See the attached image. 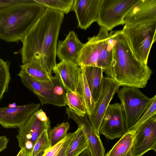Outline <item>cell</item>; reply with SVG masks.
<instances>
[{
    "instance_id": "6da1fadb",
    "label": "cell",
    "mask_w": 156,
    "mask_h": 156,
    "mask_svg": "<svg viewBox=\"0 0 156 156\" xmlns=\"http://www.w3.org/2000/svg\"><path fill=\"white\" fill-rule=\"evenodd\" d=\"M64 18L62 12L47 8L21 41L22 63L37 59L51 75L56 62L58 37Z\"/></svg>"
},
{
    "instance_id": "7a4b0ae2",
    "label": "cell",
    "mask_w": 156,
    "mask_h": 156,
    "mask_svg": "<svg viewBox=\"0 0 156 156\" xmlns=\"http://www.w3.org/2000/svg\"><path fill=\"white\" fill-rule=\"evenodd\" d=\"M113 57L112 76L120 86L145 87L153 73L140 61L132 50L122 30L109 33Z\"/></svg>"
},
{
    "instance_id": "3957f363",
    "label": "cell",
    "mask_w": 156,
    "mask_h": 156,
    "mask_svg": "<svg viewBox=\"0 0 156 156\" xmlns=\"http://www.w3.org/2000/svg\"><path fill=\"white\" fill-rule=\"evenodd\" d=\"M46 8L34 0H21L0 9V38L22 41Z\"/></svg>"
},
{
    "instance_id": "277c9868",
    "label": "cell",
    "mask_w": 156,
    "mask_h": 156,
    "mask_svg": "<svg viewBox=\"0 0 156 156\" xmlns=\"http://www.w3.org/2000/svg\"><path fill=\"white\" fill-rule=\"evenodd\" d=\"M122 30L134 55L147 64L151 46L156 40V16H126Z\"/></svg>"
},
{
    "instance_id": "5b68a950",
    "label": "cell",
    "mask_w": 156,
    "mask_h": 156,
    "mask_svg": "<svg viewBox=\"0 0 156 156\" xmlns=\"http://www.w3.org/2000/svg\"><path fill=\"white\" fill-rule=\"evenodd\" d=\"M108 31L101 27L97 35L87 38L81 51L78 66L101 68L107 77L111 78L113 57Z\"/></svg>"
},
{
    "instance_id": "8992f818",
    "label": "cell",
    "mask_w": 156,
    "mask_h": 156,
    "mask_svg": "<svg viewBox=\"0 0 156 156\" xmlns=\"http://www.w3.org/2000/svg\"><path fill=\"white\" fill-rule=\"evenodd\" d=\"M117 92L125 112L127 132L141 117L156 95L149 98L139 88L126 86H122Z\"/></svg>"
},
{
    "instance_id": "52a82bcc",
    "label": "cell",
    "mask_w": 156,
    "mask_h": 156,
    "mask_svg": "<svg viewBox=\"0 0 156 156\" xmlns=\"http://www.w3.org/2000/svg\"><path fill=\"white\" fill-rule=\"evenodd\" d=\"M51 129L50 121L42 109L35 112L25 123L19 128L16 137L19 147L26 156H29L37 139L44 131Z\"/></svg>"
},
{
    "instance_id": "ba28073f",
    "label": "cell",
    "mask_w": 156,
    "mask_h": 156,
    "mask_svg": "<svg viewBox=\"0 0 156 156\" xmlns=\"http://www.w3.org/2000/svg\"><path fill=\"white\" fill-rule=\"evenodd\" d=\"M140 0H101L97 22L111 30L124 24L123 19L128 12Z\"/></svg>"
},
{
    "instance_id": "9c48e42d",
    "label": "cell",
    "mask_w": 156,
    "mask_h": 156,
    "mask_svg": "<svg viewBox=\"0 0 156 156\" xmlns=\"http://www.w3.org/2000/svg\"><path fill=\"white\" fill-rule=\"evenodd\" d=\"M120 86L111 78L103 77L99 97L94 108L88 115L89 121L96 134L100 136L99 130L104 115L114 96Z\"/></svg>"
},
{
    "instance_id": "30bf717a",
    "label": "cell",
    "mask_w": 156,
    "mask_h": 156,
    "mask_svg": "<svg viewBox=\"0 0 156 156\" xmlns=\"http://www.w3.org/2000/svg\"><path fill=\"white\" fill-rule=\"evenodd\" d=\"M126 132L125 115L121 104H109L100 126L99 133L112 140L121 138Z\"/></svg>"
},
{
    "instance_id": "8fae6325",
    "label": "cell",
    "mask_w": 156,
    "mask_h": 156,
    "mask_svg": "<svg viewBox=\"0 0 156 156\" xmlns=\"http://www.w3.org/2000/svg\"><path fill=\"white\" fill-rule=\"evenodd\" d=\"M32 103L14 107L0 108V124L5 128H19L40 107Z\"/></svg>"
},
{
    "instance_id": "7c38bea8",
    "label": "cell",
    "mask_w": 156,
    "mask_h": 156,
    "mask_svg": "<svg viewBox=\"0 0 156 156\" xmlns=\"http://www.w3.org/2000/svg\"><path fill=\"white\" fill-rule=\"evenodd\" d=\"M133 156H142L150 150L156 152V116L143 123L136 131L133 144Z\"/></svg>"
},
{
    "instance_id": "4fadbf2b",
    "label": "cell",
    "mask_w": 156,
    "mask_h": 156,
    "mask_svg": "<svg viewBox=\"0 0 156 156\" xmlns=\"http://www.w3.org/2000/svg\"><path fill=\"white\" fill-rule=\"evenodd\" d=\"M69 119H73L82 131L87 140L90 156H105V149L100 136L95 133L86 115H79L69 107L66 108Z\"/></svg>"
},
{
    "instance_id": "5bb4252c",
    "label": "cell",
    "mask_w": 156,
    "mask_h": 156,
    "mask_svg": "<svg viewBox=\"0 0 156 156\" xmlns=\"http://www.w3.org/2000/svg\"><path fill=\"white\" fill-rule=\"evenodd\" d=\"M18 75L23 84L38 97L42 106L46 104H50L61 106L59 101L52 91L53 84L51 79L47 81H38L21 69Z\"/></svg>"
},
{
    "instance_id": "9a60e30c",
    "label": "cell",
    "mask_w": 156,
    "mask_h": 156,
    "mask_svg": "<svg viewBox=\"0 0 156 156\" xmlns=\"http://www.w3.org/2000/svg\"><path fill=\"white\" fill-rule=\"evenodd\" d=\"M101 0H74L73 9L78 22V27L86 30L97 22Z\"/></svg>"
},
{
    "instance_id": "2e32d148",
    "label": "cell",
    "mask_w": 156,
    "mask_h": 156,
    "mask_svg": "<svg viewBox=\"0 0 156 156\" xmlns=\"http://www.w3.org/2000/svg\"><path fill=\"white\" fill-rule=\"evenodd\" d=\"M83 44L75 32L70 31L63 41L57 43L56 56L61 61H64L78 66V60Z\"/></svg>"
},
{
    "instance_id": "e0dca14e",
    "label": "cell",
    "mask_w": 156,
    "mask_h": 156,
    "mask_svg": "<svg viewBox=\"0 0 156 156\" xmlns=\"http://www.w3.org/2000/svg\"><path fill=\"white\" fill-rule=\"evenodd\" d=\"M52 71L59 77L66 89L76 91L80 76V66L62 61L56 64Z\"/></svg>"
},
{
    "instance_id": "ac0fdd59",
    "label": "cell",
    "mask_w": 156,
    "mask_h": 156,
    "mask_svg": "<svg viewBox=\"0 0 156 156\" xmlns=\"http://www.w3.org/2000/svg\"><path fill=\"white\" fill-rule=\"evenodd\" d=\"M90 93L95 103L101 92L103 78L102 69L93 66H81Z\"/></svg>"
},
{
    "instance_id": "d6986e66",
    "label": "cell",
    "mask_w": 156,
    "mask_h": 156,
    "mask_svg": "<svg viewBox=\"0 0 156 156\" xmlns=\"http://www.w3.org/2000/svg\"><path fill=\"white\" fill-rule=\"evenodd\" d=\"M21 69L35 80L45 81L51 80L50 75L39 61L34 59L23 64L20 66Z\"/></svg>"
},
{
    "instance_id": "ffe728a7",
    "label": "cell",
    "mask_w": 156,
    "mask_h": 156,
    "mask_svg": "<svg viewBox=\"0 0 156 156\" xmlns=\"http://www.w3.org/2000/svg\"><path fill=\"white\" fill-rule=\"evenodd\" d=\"M76 91L82 97L85 103L87 114L90 115L94 108L95 102L92 98L83 70L80 66L79 78Z\"/></svg>"
},
{
    "instance_id": "44dd1931",
    "label": "cell",
    "mask_w": 156,
    "mask_h": 156,
    "mask_svg": "<svg viewBox=\"0 0 156 156\" xmlns=\"http://www.w3.org/2000/svg\"><path fill=\"white\" fill-rule=\"evenodd\" d=\"M135 133L127 131L105 156H121L133 146Z\"/></svg>"
},
{
    "instance_id": "7402d4cb",
    "label": "cell",
    "mask_w": 156,
    "mask_h": 156,
    "mask_svg": "<svg viewBox=\"0 0 156 156\" xmlns=\"http://www.w3.org/2000/svg\"><path fill=\"white\" fill-rule=\"evenodd\" d=\"M66 90L65 102L69 108L79 115L83 116L87 114L85 103L82 96L77 91H73L68 89Z\"/></svg>"
},
{
    "instance_id": "603a6c76",
    "label": "cell",
    "mask_w": 156,
    "mask_h": 156,
    "mask_svg": "<svg viewBox=\"0 0 156 156\" xmlns=\"http://www.w3.org/2000/svg\"><path fill=\"white\" fill-rule=\"evenodd\" d=\"M75 132L73 140L65 156H78L83 151L88 149L87 140L80 128L78 127Z\"/></svg>"
},
{
    "instance_id": "cb8c5ba5",
    "label": "cell",
    "mask_w": 156,
    "mask_h": 156,
    "mask_svg": "<svg viewBox=\"0 0 156 156\" xmlns=\"http://www.w3.org/2000/svg\"><path fill=\"white\" fill-rule=\"evenodd\" d=\"M37 3L49 8L67 14L73 9L74 0H34Z\"/></svg>"
},
{
    "instance_id": "d4e9b609",
    "label": "cell",
    "mask_w": 156,
    "mask_h": 156,
    "mask_svg": "<svg viewBox=\"0 0 156 156\" xmlns=\"http://www.w3.org/2000/svg\"><path fill=\"white\" fill-rule=\"evenodd\" d=\"M69 127V122H63L48 131L50 147L56 145L67 136Z\"/></svg>"
},
{
    "instance_id": "484cf974",
    "label": "cell",
    "mask_w": 156,
    "mask_h": 156,
    "mask_svg": "<svg viewBox=\"0 0 156 156\" xmlns=\"http://www.w3.org/2000/svg\"><path fill=\"white\" fill-rule=\"evenodd\" d=\"M9 64L0 59V102L8 89L11 80Z\"/></svg>"
},
{
    "instance_id": "4316f807",
    "label": "cell",
    "mask_w": 156,
    "mask_h": 156,
    "mask_svg": "<svg viewBox=\"0 0 156 156\" xmlns=\"http://www.w3.org/2000/svg\"><path fill=\"white\" fill-rule=\"evenodd\" d=\"M51 80L53 84L52 90L53 93L59 101L61 106H65L66 91L62 82L56 75L52 76Z\"/></svg>"
},
{
    "instance_id": "83f0119b",
    "label": "cell",
    "mask_w": 156,
    "mask_h": 156,
    "mask_svg": "<svg viewBox=\"0 0 156 156\" xmlns=\"http://www.w3.org/2000/svg\"><path fill=\"white\" fill-rule=\"evenodd\" d=\"M48 130L44 131L37 139L29 156H35L41 151H44L50 147Z\"/></svg>"
},
{
    "instance_id": "f1b7e54d",
    "label": "cell",
    "mask_w": 156,
    "mask_h": 156,
    "mask_svg": "<svg viewBox=\"0 0 156 156\" xmlns=\"http://www.w3.org/2000/svg\"><path fill=\"white\" fill-rule=\"evenodd\" d=\"M156 114V97L146 110L129 130L135 133L140 126L144 122Z\"/></svg>"
},
{
    "instance_id": "f546056e",
    "label": "cell",
    "mask_w": 156,
    "mask_h": 156,
    "mask_svg": "<svg viewBox=\"0 0 156 156\" xmlns=\"http://www.w3.org/2000/svg\"><path fill=\"white\" fill-rule=\"evenodd\" d=\"M75 132L68 133L63 146L55 156H65L66 152L73 140Z\"/></svg>"
},
{
    "instance_id": "4dcf8cb0",
    "label": "cell",
    "mask_w": 156,
    "mask_h": 156,
    "mask_svg": "<svg viewBox=\"0 0 156 156\" xmlns=\"http://www.w3.org/2000/svg\"><path fill=\"white\" fill-rule=\"evenodd\" d=\"M66 136L56 145L45 151L42 156H55L63 146Z\"/></svg>"
},
{
    "instance_id": "1f68e13d",
    "label": "cell",
    "mask_w": 156,
    "mask_h": 156,
    "mask_svg": "<svg viewBox=\"0 0 156 156\" xmlns=\"http://www.w3.org/2000/svg\"><path fill=\"white\" fill-rule=\"evenodd\" d=\"M9 139L5 136H0V152L6 148Z\"/></svg>"
},
{
    "instance_id": "d6a6232c",
    "label": "cell",
    "mask_w": 156,
    "mask_h": 156,
    "mask_svg": "<svg viewBox=\"0 0 156 156\" xmlns=\"http://www.w3.org/2000/svg\"><path fill=\"white\" fill-rule=\"evenodd\" d=\"M21 0H0V9L7 6L20 1Z\"/></svg>"
},
{
    "instance_id": "836d02e7",
    "label": "cell",
    "mask_w": 156,
    "mask_h": 156,
    "mask_svg": "<svg viewBox=\"0 0 156 156\" xmlns=\"http://www.w3.org/2000/svg\"><path fill=\"white\" fill-rule=\"evenodd\" d=\"M133 145L126 153L121 156H133Z\"/></svg>"
},
{
    "instance_id": "e575fe53",
    "label": "cell",
    "mask_w": 156,
    "mask_h": 156,
    "mask_svg": "<svg viewBox=\"0 0 156 156\" xmlns=\"http://www.w3.org/2000/svg\"><path fill=\"white\" fill-rule=\"evenodd\" d=\"M78 156H90V155L88 150L86 149Z\"/></svg>"
},
{
    "instance_id": "d590c367",
    "label": "cell",
    "mask_w": 156,
    "mask_h": 156,
    "mask_svg": "<svg viewBox=\"0 0 156 156\" xmlns=\"http://www.w3.org/2000/svg\"><path fill=\"white\" fill-rule=\"evenodd\" d=\"M16 156H26V155L24 150L21 149Z\"/></svg>"
},
{
    "instance_id": "8d00e7d4",
    "label": "cell",
    "mask_w": 156,
    "mask_h": 156,
    "mask_svg": "<svg viewBox=\"0 0 156 156\" xmlns=\"http://www.w3.org/2000/svg\"><path fill=\"white\" fill-rule=\"evenodd\" d=\"M44 151H41L36 154L35 156H42L44 154Z\"/></svg>"
}]
</instances>
